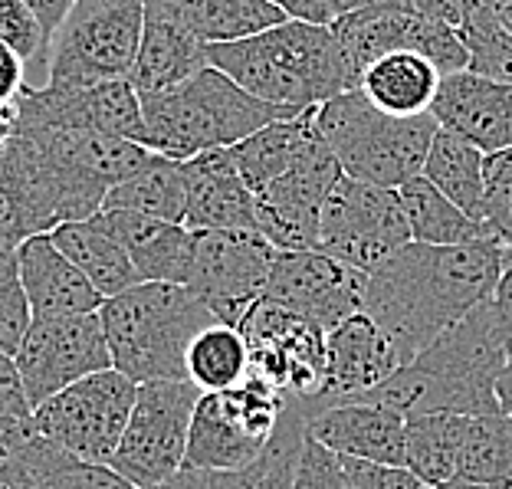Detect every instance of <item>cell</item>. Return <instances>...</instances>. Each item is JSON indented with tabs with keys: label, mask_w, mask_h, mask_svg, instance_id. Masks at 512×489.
<instances>
[{
	"label": "cell",
	"mask_w": 512,
	"mask_h": 489,
	"mask_svg": "<svg viewBox=\"0 0 512 489\" xmlns=\"http://www.w3.org/2000/svg\"><path fill=\"white\" fill-rule=\"evenodd\" d=\"M506 266L509 247L503 240L463 247H430L411 240L368 273L362 312L381 325L401 352V362L411 365L476 306L493 299Z\"/></svg>",
	"instance_id": "cell-1"
},
{
	"label": "cell",
	"mask_w": 512,
	"mask_h": 489,
	"mask_svg": "<svg viewBox=\"0 0 512 489\" xmlns=\"http://www.w3.org/2000/svg\"><path fill=\"white\" fill-rule=\"evenodd\" d=\"M506 339L499 332L493 299L476 306L450 332L398 368L375 391L355 401L391 407L404 417L417 414H467L503 417L496 404V378L506 365Z\"/></svg>",
	"instance_id": "cell-2"
},
{
	"label": "cell",
	"mask_w": 512,
	"mask_h": 489,
	"mask_svg": "<svg viewBox=\"0 0 512 489\" xmlns=\"http://www.w3.org/2000/svg\"><path fill=\"white\" fill-rule=\"evenodd\" d=\"M211 66L260 102L296 115L358 89V76L332 33V23L319 27L286 20L256 37L211 46Z\"/></svg>",
	"instance_id": "cell-3"
},
{
	"label": "cell",
	"mask_w": 512,
	"mask_h": 489,
	"mask_svg": "<svg viewBox=\"0 0 512 489\" xmlns=\"http://www.w3.org/2000/svg\"><path fill=\"white\" fill-rule=\"evenodd\" d=\"M99 316L112 368L135 384L188 378L191 342L217 322L188 286L174 283H138L102 302Z\"/></svg>",
	"instance_id": "cell-4"
},
{
	"label": "cell",
	"mask_w": 512,
	"mask_h": 489,
	"mask_svg": "<svg viewBox=\"0 0 512 489\" xmlns=\"http://www.w3.org/2000/svg\"><path fill=\"white\" fill-rule=\"evenodd\" d=\"M145 148L158 155L188 161L204 151L234 148L243 138L279 119H296V112L276 109L240 89L217 66L191 76L188 83L142 96ZM302 115V112H299Z\"/></svg>",
	"instance_id": "cell-5"
},
{
	"label": "cell",
	"mask_w": 512,
	"mask_h": 489,
	"mask_svg": "<svg viewBox=\"0 0 512 489\" xmlns=\"http://www.w3.org/2000/svg\"><path fill=\"white\" fill-rule=\"evenodd\" d=\"M312 115L322 142L332 148L348 178L391 191L421 178L430 142L440 128L430 112L411 119L381 112L362 89L342 92Z\"/></svg>",
	"instance_id": "cell-6"
},
{
	"label": "cell",
	"mask_w": 512,
	"mask_h": 489,
	"mask_svg": "<svg viewBox=\"0 0 512 489\" xmlns=\"http://www.w3.org/2000/svg\"><path fill=\"white\" fill-rule=\"evenodd\" d=\"M145 33V0H76L46 56V86L132 79Z\"/></svg>",
	"instance_id": "cell-7"
},
{
	"label": "cell",
	"mask_w": 512,
	"mask_h": 489,
	"mask_svg": "<svg viewBox=\"0 0 512 489\" xmlns=\"http://www.w3.org/2000/svg\"><path fill=\"white\" fill-rule=\"evenodd\" d=\"M289 407L270 381L250 375L234 391L201 394L188 434L184 467L247 470L263 457Z\"/></svg>",
	"instance_id": "cell-8"
},
{
	"label": "cell",
	"mask_w": 512,
	"mask_h": 489,
	"mask_svg": "<svg viewBox=\"0 0 512 489\" xmlns=\"http://www.w3.org/2000/svg\"><path fill=\"white\" fill-rule=\"evenodd\" d=\"M201 394L204 391L188 378L138 384L132 417L109 467L135 489H151L184 470L188 434Z\"/></svg>",
	"instance_id": "cell-9"
},
{
	"label": "cell",
	"mask_w": 512,
	"mask_h": 489,
	"mask_svg": "<svg viewBox=\"0 0 512 489\" xmlns=\"http://www.w3.org/2000/svg\"><path fill=\"white\" fill-rule=\"evenodd\" d=\"M135 398L138 384L125 378L122 371L106 368L43 401L33 411V424L46 440L60 444L63 450L109 467L122 444Z\"/></svg>",
	"instance_id": "cell-10"
},
{
	"label": "cell",
	"mask_w": 512,
	"mask_h": 489,
	"mask_svg": "<svg viewBox=\"0 0 512 489\" xmlns=\"http://www.w3.org/2000/svg\"><path fill=\"white\" fill-rule=\"evenodd\" d=\"M411 243L401 194L342 174L319 220V250L362 273H375L384 260Z\"/></svg>",
	"instance_id": "cell-11"
},
{
	"label": "cell",
	"mask_w": 512,
	"mask_h": 489,
	"mask_svg": "<svg viewBox=\"0 0 512 489\" xmlns=\"http://www.w3.org/2000/svg\"><path fill=\"white\" fill-rule=\"evenodd\" d=\"M276 253L279 250L260 234L194 230V250L184 286L214 312L217 322L240 329L250 309L266 296Z\"/></svg>",
	"instance_id": "cell-12"
},
{
	"label": "cell",
	"mask_w": 512,
	"mask_h": 489,
	"mask_svg": "<svg viewBox=\"0 0 512 489\" xmlns=\"http://www.w3.org/2000/svg\"><path fill=\"white\" fill-rule=\"evenodd\" d=\"M250 348V375L270 381L289 401L319 411L325 394V332L289 309L260 299L240 325Z\"/></svg>",
	"instance_id": "cell-13"
},
{
	"label": "cell",
	"mask_w": 512,
	"mask_h": 489,
	"mask_svg": "<svg viewBox=\"0 0 512 489\" xmlns=\"http://www.w3.org/2000/svg\"><path fill=\"white\" fill-rule=\"evenodd\" d=\"M332 33L339 37L358 79L371 63H378L388 53H421L444 76L470 69V50L460 30L450 27V23L414 14V10L375 4L355 10V14L335 17Z\"/></svg>",
	"instance_id": "cell-14"
},
{
	"label": "cell",
	"mask_w": 512,
	"mask_h": 489,
	"mask_svg": "<svg viewBox=\"0 0 512 489\" xmlns=\"http://www.w3.org/2000/svg\"><path fill=\"white\" fill-rule=\"evenodd\" d=\"M17 358L33 411L69 384L112 368V352L99 312L69 319H33Z\"/></svg>",
	"instance_id": "cell-15"
},
{
	"label": "cell",
	"mask_w": 512,
	"mask_h": 489,
	"mask_svg": "<svg viewBox=\"0 0 512 489\" xmlns=\"http://www.w3.org/2000/svg\"><path fill=\"white\" fill-rule=\"evenodd\" d=\"M365 283L368 273L322 250H286L276 253L263 299L289 309L322 332H332L335 325L365 309Z\"/></svg>",
	"instance_id": "cell-16"
},
{
	"label": "cell",
	"mask_w": 512,
	"mask_h": 489,
	"mask_svg": "<svg viewBox=\"0 0 512 489\" xmlns=\"http://www.w3.org/2000/svg\"><path fill=\"white\" fill-rule=\"evenodd\" d=\"M342 165L332 148L322 142L312 145L283 178L256 194V217L260 234L279 253L286 250H319V220L322 207L342 181Z\"/></svg>",
	"instance_id": "cell-17"
},
{
	"label": "cell",
	"mask_w": 512,
	"mask_h": 489,
	"mask_svg": "<svg viewBox=\"0 0 512 489\" xmlns=\"http://www.w3.org/2000/svg\"><path fill=\"white\" fill-rule=\"evenodd\" d=\"M17 125L102 132L128 142H145L142 96L128 79L99 86H27L17 99Z\"/></svg>",
	"instance_id": "cell-18"
},
{
	"label": "cell",
	"mask_w": 512,
	"mask_h": 489,
	"mask_svg": "<svg viewBox=\"0 0 512 489\" xmlns=\"http://www.w3.org/2000/svg\"><path fill=\"white\" fill-rule=\"evenodd\" d=\"M398 368H404L401 352L381 325L365 312H355L352 319L325 332V394L319 411L375 391Z\"/></svg>",
	"instance_id": "cell-19"
},
{
	"label": "cell",
	"mask_w": 512,
	"mask_h": 489,
	"mask_svg": "<svg viewBox=\"0 0 512 489\" xmlns=\"http://www.w3.org/2000/svg\"><path fill=\"white\" fill-rule=\"evenodd\" d=\"M430 115L440 128L473 142L483 155L512 148V83L476 76L470 69L444 76Z\"/></svg>",
	"instance_id": "cell-20"
},
{
	"label": "cell",
	"mask_w": 512,
	"mask_h": 489,
	"mask_svg": "<svg viewBox=\"0 0 512 489\" xmlns=\"http://www.w3.org/2000/svg\"><path fill=\"white\" fill-rule=\"evenodd\" d=\"M188 181V230H237V234H260L256 197L243 184L230 148L204 151L184 161ZM263 237V234H260Z\"/></svg>",
	"instance_id": "cell-21"
},
{
	"label": "cell",
	"mask_w": 512,
	"mask_h": 489,
	"mask_svg": "<svg viewBox=\"0 0 512 489\" xmlns=\"http://www.w3.org/2000/svg\"><path fill=\"white\" fill-rule=\"evenodd\" d=\"M306 430L339 457L404 467L407 417L371 401H342L316 411Z\"/></svg>",
	"instance_id": "cell-22"
},
{
	"label": "cell",
	"mask_w": 512,
	"mask_h": 489,
	"mask_svg": "<svg viewBox=\"0 0 512 489\" xmlns=\"http://www.w3.org/2000/svg\"><path fill=\"white\" fill-rule=\"evenodd\" d=\"M23 289H27L33 319H69L102 309V293L86 273L56 247L50 234L30 237L17 250Z\"/></svg>",
	"instance_id": "cell-23"
},
{
	"label": "cell",
	"mask_w": 512,
	"mask_h": 489,
	"mask_svg": "<svg viewBox=\"0 0 512 489\" xmlns=\"http://www.w3.org/2000/svg\"><path fill=\"white\" fill-rule=\"evenodd\" d=\"M99 217L112 230V237L125 247L142 283H188L194 230L132 211H99Z\"/></svg>",
	"instance_id": "cell-24"
},
{
	"label": "cell",
	"mask_w": 512,
	"mask_h": 489,
	"mask_svg": "<svg viewBox=\"0 0 512 489\" xmlns=\"http://www.w3.org/2000/svg\"><path fill=\"white\" fill-rule=\"evenodd\" d=\"M0 483L4 489H135L106 463L76 457L40 430L0 463Z\"/></svg>",
	"instance_id": "cell-25"
},
{
	"label": "cell",
	"mask_w": 512,
	"mask_h": 489,
	"mask_svg": "<svg viewBox=\"0 0 512 489\" xmlns=\"http://www.w3.org/2000/svg\"><path fill=\"white\" fill-rule=\"evenodd\" d=\"M145 14L178 23L207 46L247 40L289 20L270 0H145Z\"/></svg>",
	"instance_id": "cell-26"
},
{
	"label": "cell",
	"mask_w": 512,
	"mask_h": 489,
	"mask_svg": "<svg viewBox=\"0 0 512 489\" xmlns=\"http://www.w3.org/2000/svg\"><path fill=\"white\" fill-rule=\"evenodd\" d=\"M207 66H211V46L204 40L165 17L145 14L142 46H138V60L128 79L138 96H155V92L188 83Z\"/></svg>",
	"instance_id": "cell-27"
},
{
	"label": "cell",
	"mask_w": 512,
	"mask_h": 489,
	"mask_svg": "<svg viewBox=\"0 0 512 489\" xmlns=\"http://www.w3.org/2000/svg\"><path fill=\"white\" fill-rule=\"evenodd\" d=\"M312 112L316 109L302 112V115H296V119L270 122L256 135L243 138L240 145L230 148L240 178L253 191V197L270 188L276 178H283V174L319 142L316 115Z\"/></svg>",
	"instance_id": "cell-28"
},
{
	"label": "cell",
	"mask_w": 512,
	"mask_h": 489,
	"mask_svg": "<svg viewBox=\"0 0 512 489\" xmlns=\"http://www.w3.org/2000/svg\"><path fill=\"white\" fill-rule=\"evenodd\" d=\"M444 83V73L421 53H388L378 63H371L358 89L365 92L368 102H375L381 112L401 115H427L434 109V99Z\"/></svg>",
	"instance_id": "cell-29"
},
{
	"label": "cell",
	"mask_w": 512,
	"mask_h": 489,
	"mask_svg": "<svg viewBox=\"0 0 512 489\" xmlns=\"http://www.w3.org/2000/svg\"><path fill=\"white\" fill-rule=\"evenodd\" d=\"M53 243L60 247L86 279L99 289L102 299H112L142 283L135 263L128 260V253L119 240L112 237V230L102 224V217L73 220V224H60L53 230Z\"/></svg>",
	"instance_id": "cell-30"
},
{
	"label": "cell",
	"mask_w": 512,
	"mask_h": 489,
	"mask_svg": "<svg viewBox=\"0 0 512 489\" xmlns=\"http://www.w3.org/2000/svg\"><path fill=\"white\" fill-rule=\"evenodd\" d=\"M424 178L463 214L486 220V155L463 135L437 128L424 161Z\"/></svg>",
	"instance_id": "cell-31"
},
{
	"label": "cell",
	"mask_w": 512,
	"mask_h": 489,
	"mask_svg": "<svg viewBox=\"0 0 512 489\" xmlns=\"http://www.w3.org/2000/svg\"><path fill=\"white\" fill-rule=\"evenodd\" d=\"M102 211H132L145 217L184 224L188 217V181H184V161H174L151 151V158L132 178L115 184Z\"/></svg>",
	"instance_id": "cell-32"
},
{
	"label": "cell",
	"mask_w": 512,
	"mask_h": 489,
	"mask_svg": "<svg viewBox=\"0 0 512 489\" xmlns=\"http://www.w3.org/2000/svg\"><path fill=\"white\" fill-rule=\"evenodd\" d=\"M407 227H411L414 243H430V247H463V243L499 240L486 220H473L463 214L447 194H440L424 174L398 188Z\"/></svg>",
	"instance_id": "cell-33"
},
{
	"label": "cell",
	"mask_w": 512,
	"mask_h": 489,
	"mask_svg": "<svg viewBox=\"0 0 512 489\" xmlns=\"http://www.w3.org/2000/svg\"><path fill=\"white\" fill-rule=\"evenodd\" d=\"M467 414H417L407 417L404 430V470L427 486L457 480L460 453L467 440Z\"/></svg>",
	"instance_id": "cell-34"
},
{
	"label": "cell",
	"mask_w": 512,
	"mask_h": 489,
	"mask_svg": "<svg viewBox=\"0 0 512 489\" xmlns=\"http://www.w3.org/2000/svg\"><path fill=\"white\" fill-rule=\"evenodd\" d=\"M250 378V348L234 325L214 322L188 348V381L204 394L234 391Z\"/></svg>",
	"instance_id": "cell-35"
},
{
	"label": "cell",
	"mask_w": 512,
	"mask_h": 489,
	"mask_svg": "<svg viewBox=\"0 0 512 489\" xmlns=\"http://www.w3.org/2000/svg\"><path fill=\"white\" fill-rule=\"evenodd\" d=\"M457 480L512 489V421L509 417H470L460 453Z\"/></svg>",
	"instance_id": "cell-36"
},
{
	"label": "cell",
	"mask_w": 512,
	"mask_h": 489,
	"mask_svg": "<svg viewBox=\"0 0 512 489\" xmlns=\"http://www.w3.org/2000/svg\"><path fill=\"white\" fill-rule=\"evenodd\" d=\"M50 234L23 171L7 145L0 148V250H20L30 237Z\"/></svg>",
	"instance_id": "cell-37"
},
{
	"label": "cell",
	"mask_w": 512,
	"mask_h": 489,
	"mask_svg": "<svg viewBox=\"0 0 512 489\" xmlns=\"http://www.w3.org/2000/svg\"><path fill=\"white\" fill-rule=\"evenodd\" d=\"M460 37L470 50V73L512 83V33L499 27L496 17L483 7V0L470 4Z\"/></svg>",
	"instance_id": "cell-38"
},
{
	"label": "cell",
	"mask_w": 512,
	"mask_h": 489,
	"mask_svg": "<svg viewBox=\"0 0 512 489\" xmlns=\"http://www.w3.org/2000/svg\"><path fill=\"white\" fill-rule=\"evenodd\" d=\"M33 325L30 299L23 289L17 250H0V348L17 355Z\"/></svg>",
	"instance_id": "cell-39"
},
{
	"label": "cell",
	"mask_w": 512,
	"mask_h": 489,
	"mask_svg": "<svg viewBox=\"0 0 512 489\" xmlns=\"http://www.w3.org/2000/svg\"><path fill=\"white\" fill-rule=\"evenodd\" d=\"M306 421H309V404L299 401L293 407V401H289L283 421H279L270 447H266V473L256 483V489H293V467L302 437H306Z\"/></svg>",
	"instance_id": "cell-40"
},
{
	"label": "cell",
	"mask_w": 512,
	"mask_h": 489,
	"mask_svg": "<svg viewBox=\"0 0 512 489\" xmlns=\"http://www.w3.org/2000/svg\"><path fill=\"white\" fill-rule=\"evenodd\" d=\"M486 224L512 247V148L486 155Z\"/></svg>",
	"instance_id": "cell-41"
},
{
	"label": "cell",
	"mask_w": 512,
	"mask_h": 489,
	"mask_svg": "<svg viewBox=\"0 0 512 489\" xmlns=\"http://www.w3.org/2000/svg\"><path fill=\"white\" fill-rule=\"evenodd\" d=\"M0 43L14 46L27 66L46 69V40L33 10L23 0H0Z\"/></svg>",
	"instance_id": "cell-42"
},
{
	"label": "cell",
	"mask_w": 512,
	"mask_h": 489,
	"mask_svg": "<svg viewBox=\"0 0 512 489\" xmlns=\"http://www.w3.org/2000/svg\"><path fill=\"white\" fill-rule=\"evenodd\" d=\"M293 489H348L342 457L332 453L325 444H319L316 437L306 430L293 467Z\"/></svg>",
	"instance_id": "cell-43"
},
{
	"label": "cell",
	"mask_w": 512,
	"mask_h": 489,
	"mask_svg": "<svg viewBox=\"0 0 512 489\" xmlns=\"http://www.w3.org/2000/svg\"><path fill=\"white\" fill-rule=\"evenodd\" d=\"M266 473V453L247 470H197L184 467L171 480L151 486V489H256V483Z\"/></svg>",
	"instance_id": "cell-44"
},
{
	"label": "cell",
	"mask_w": 512,
	"mask_h": 489,
	"mask_svg": "<svg viewBox=\"0 0 512 489\" xmlns=\"http://www.w3.org/2000/svg\"><path fill=\"white\" fill-rule=\"evenodd\" d=\"M342 470H345L348 489H421L424 486L411 470L384 467V463L342 457Z\"/></svg>",
	"instance_id": "cell-45"
},
{
	"label": "cell",
	"mask_w": 512,
	"mask_h": 489,
	"mask_svg": "<svg viewBox=\"0 0 512 489\" xmlns=\"http://www.w3.org/2000/svg\"><path fill=\"white\" fill-rule=\"evenodd\" d=\"M23 417H33V404L27 401V388H23L17 358L0 348V424L23 421Z\"/></svg>",
	"instance_id": "cell-46"
},
{
	"label": "cell",
	"mask_w": 512,
	"mask_h": 489,
	"mask_svg": "<svg viewBox=\"0 0 512 489\" xmlns=\"http://www.w3.org/2000/svg\"><path fill=\"white\" fill-rule=\"evenodd\" d=\"M27 60L14 46L0 43V109H14L17 99L27 89Z\"/></svg>",
	"instance_id": "cell-47"
},
{
	"label": "cell",
	"mask_w": 512,
	"mask_h": 489,
	"mask_svg": "<svg viewBox=\"0 0 512 489\" xmlns=\"http://www.w3.org/2000/svg\"><path fill=\"white\" fill-rule=\"evenodd\" d=\"M30 10H33V17H37L40 23V30H43V40H46V50H50V43L56 37V30H60V23L66 20V14L73 10L76 0H23ZM50 56V53H46Z\"/></svg>",
	"instance_id": "cell-48"
},
{
	"label": "cell",
	"mask_w": 512,
	"mask_h": 489,
	"mask_svg": "<svg viewBox=\"0 0 512 489\" xmlns=\"http://www.w3.org/2000/svg\"><path fill=\"white\" fill-rule=\"evenodd\" d=\"M273 7H279L289 20H302V23H319V27H329L335 20L332 10L325 0H270Z\"/></svg>",
	"instance_id": "cell-49"
},
{
	"label": "cell",
	"mask_w": 512,
	"mask_h": 489,
	"mask_svg": "<svg viewBox=\"0 0 512 489\" xmlns=\"http://www.w3.org/2000/svg\"><path fill=\"white\" fill-rule=\"evenodd\" d=\"M493 312L499 322V332H503L506 348H512V266H506V273L499 276V286L493 293Z\"/></svg>",
	"instance_id": "cell-50"
},
{
	"label": "cell",
	"mask_w": 512,
	"mask_h": 489,
	"mask_svg": "<svg viewBox=\"0 0 512 489\" xmlns=\"http://www.w3.org/2000/svg\"><path fill=\"white\" fill-rule=\"evenodd\" d=\"M496 404H499V414L512 417V348L506 355L503 371H499V378H496Z\"/></svg>",
	"instance_id": "cell-51"
},
{
	"label": "cell",
	"mask_w": 512,
	"mask_h": 489,
	"mask_svg": "<svg viewBox=\"0 0 512 489\" xmlns=\"http://www.w3.org/2000/svg\"><path fill=\"white\" fill-rule=\"evenodd\" d=\"M483 7L496 17L499 27L512 33V0H483Z\"/></svg>",
	"instance_id": "cell-52"
},
{
	"label": "cell",
	"mask_w": 512,
	"mask_h": 489,
	"mask_svg": "<svg viewBox=\"0 0 512 489\" xmlns=\"http://www.w3.org/2000/svg\"><path fill=\"white\" fill-rule=\"evenodd\" d=\"M332 10V17H345V14H355V10H365V7H375L381 0H325Z\"/></svg>",
	"instance_id": "cell-53"
},
{
	"label": "cell",
	"mask_w": 512,
	"mask_h": 489,
	"mask_svg": "<svg viewBox=\"0 0 512 489\" xmlns=\"http://www.w3.org/2000/svg\"><path fill=\"white\" fill-rule=\"evenodd\" d=\"M14 128H17V106L14 109H0V148L10 142Z\"/></svg>",
	"instance_id": "cell-54"
},
{
	"label": "cell",
	"mask_w": 512,
	"mask_h": 489,
	"mask_svg": "<svg viewBox=\"0 0 512 489\" xmlns=\"http://www.w3.org/2000/svg\"><path fill=\"white\" fill-rule=\"evenodd\" d=\"M440 489H493V486H483V483H470V480H450Z\"/></svg>",
	"instance_id": "cell-55"
},
{
	"label": "cell",
	"mask_w": 512,
	"mask_h": 489,
	"mask_svg": "<svg viewBox=\"0 0 512 489\" xmlns=\"http://www.w3.org/2000/svg\"><path fill=\"white\" fill-rule=\"evenodd\" d=\"M421 489H440V486H427V483H424V486H421Z\"/></svg>",
	"instance_id": "cell-56"
},
{
	"label": "cell",
	"mask_w": 512,
	"mask_h": 489,
	"mask_svg": "<svg viewBox=\"0 0 512 489\" xmlns=\"http://www.w3.org/2000/svg\"><path fill=\"white\" fill-rule=\"evenodd\" d=\"M509 266H512V247H509Z\"/></svg>",
	"instance_id": "cell-57"
},
{
	"label": "cell",
	"mask_w": 512,
	"mask_h": 489,
	"mask_svg": "<svg viewBox=\"0 0 512 489\" xmlns=\"http://www.w3.org/2000/svg\"><path fill=\"white\" fill-rule=\"evenodd\" d=\"M0 489H4V483H0Z\"/></svg>",
	"instance_id": "cell-58"
},
{
	"label": "cell",
	"mask_w": 512,
	"mask_h": 489,
	"mask_svg": "<svg viewBox=\"0 0 512 489\" xmlns=\"http://www.w3.org/2000/svg\"><path fill=\"white\" fill-rule=\"evenodd\" d=\"M509 421H512V417H509Z\"/></svg>",
	"instance_id": "cell-59"
}]
</instances>
